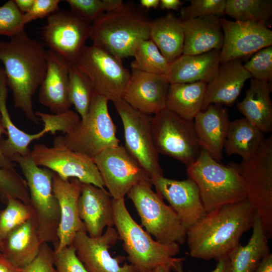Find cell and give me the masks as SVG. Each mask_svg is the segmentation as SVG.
<instances>
[{"label":"cell","instance_id":"cell-1","mask_svg":"<svg viewBox=\"0 0 272 272\" xmlns=\"http://www.w3.org/2000/svg\"><path fill=\"white\" fill-rule=\"evenodd\" d=\"M256 212L246 199L222 206L187 230L189 253L193 258L216 260L227 257L252 228Z\"/></svg>","mask_w":272,"mask_h":272},{"label":"cell","instance_id":"cell-2","mask_svg":"<svg viewBox=\"0 0 272 272\" xmlns=\"http://www.w3.org/2000/svg\"><path fill=\"white\" fill-rule=\"evenodd\" d=\"M47 56L44 45L24 30L8 41L0 42V61L14 106L37 124L40 120L34 111L32 99L45 77Z\"/></svg>","mask_w":272,"mask_h":272},{"label":"cell","instance_id":"cell-3","mask_svg":"<svg viewBox=\"0 0 272 272\" xmlns=\"http://www.w3.org/2000/svg\"><path fill=\"white\" fill-rule=\"evenodd\" d=\"M147 12L133 2L106 12L91 24L90 38L118 59L132 56L135 44L150 39Z\"/></svg>","mask_w":272,"mask_h":272},{"label":"cell","instance_id":"cell-4","mask_svg":"<svg viewBox=\"0 0 272 272\" xmlns=\"http://www.w3.org/2000/svg\"><path fill=\"white\" fill-rule=\"evenodd\" d=\"M188 178L197 186L207 213L247 199L238 164L223 165L201 149L197 159L187 167Z\"/></svg>","mask_w":272,"mask_h":272},{"label":"cell","instance_id":"cell-5","mask_svg":"<svg viewBox=\"0 0 272 272\" xmlns=\"http://www.w3.org/2000/svg\"><path fill=\"white\" fill-rule=\"evenodd\" d=\"M114 225L123 242L127 259L137 272H148L154 267L173 262L180 251L178 243L166 244L153 239L130 216L124 198H112Z\"/></svg>","mask_w":272,"mask_h":272},{"label":"cell","instance_id":"cell-6","mask_svg":"<svg viewBox=\"0 0 272 272\" xmlns=\"http://www.w3.org/2000/svg\"><path fill=\"white\" fill-rule=\"evenodd\" d=\"M11 162L19 165L24 175L29 192V205L34 214L40 241L42 243L52 244L55 249L58 245L60 213L53 191V172L37 165L30 154L16 157Z\"/></svg>","mask_w":272,"mask_h":272},{"label":"cell","instance_id":"cell-7","mask_svg":"<svg viewBox=\"0 0 272 272\" xmlns=\"http://www.w3.org/2000/svg\"><path fill=\"white\" fill-rule=\"evenodd\" d=\"M108 102L95 93L86 116L67 133L56 138L70 150L92 159L107 149L118 146L116 126L109 113Z\"/></svg>","mask_w":272,"mask_h":272},{"label":"cell","instance_id":"cell-8","mask_svg":"<svg viewBox=\"0 0 272 272\" xmlns=\"http://www.w3.org/2000/svg\"><path fill=\"white\" fill-rule=\"evenodd\" d=\"M247 199L258 215L268 239L272 237V137L264 138L249 158L238 164Z\"/></svg>","mask_w":272,"mask_h":272},{"label":"cell","instance_id":"cell-9","mask_svg":"<svg viewBox=\"0 0 272 272\" xmlns=\"http://www.w3.org/2000/svg\"><path fill=\"white\" fill-rule=\"evenodd\" d=\"M151 181H143L127 193L146 231L156 240L166 244H182L186 241L187 230L170 206L152 189Z\"/></svg>","mask_w":272,"mask_h":272},{"label":"cell","instance_id":"cell-10","mask_svg":"<svg viewBox=\"0 0 272 272\" xmlns=\"http://www.w3.org/2000/svg\"><path fill=\"white\" fill-rule=\"evenodd\" d=\"M74 64L89 80L95 93L112 102L122 98L130 73L121 60L92 44L85 45Z\"/></svg>","mask_w":272,"mask_h":272},{"label":"cell","instance_id":"cell-11","mask_svg":"<svg viewBox=\"0 0 272 272\" xmlns=\"http://www.w3.org/2000/svg\"><path fill=\"white\" fill-rule=\"evenodd\" d=\"M152 131L158 153L173 158L187 167L201 151L193 121L185 120L167 108L151 118Z\"/></svg>","mask_w":272,"mask_h":272},{"label":"cell","instance_id":"cell-12","mask_svg":"<svg viewBox=\"0 0 272 272\" xmlns=\"http://www.w3.org/2000/svg\"><path fill=\"white\" fill-rule=\"evenodd\" d=\"M113 102L122 123L125 149L151 178L162 175L152 134V116L136 110L123 98Z\"/></svg>","mask_w":272,"mask_h":272},{"label":"cell","instance_id":"cell-13","mask_svg":"<svg viewBox=\"0 0 272 272\" xmlns=\"http://www.w3.org/2000/svg\"><path fill=\"white\" fill-rule=\"evenodd\" d=\"M30 155L37 165L50 170L63 179L76 178L82 183L104 188L93 159L70 150L56 138L51 147L43 144L35 145Z\"/></svg>","mask_w":272,"mask_h":272},{"label":"cell","instance_id":"cell-14","mask_svg":"<svg viewBox=\"0 0 272 272\" xmlns=\"http://www.w3.org/2000/svg\"><path fill=\"white\" fill-rule=\"evenodd\" d=\"M91 26L71 11L59 10L47 17L43 39L49 50L74 64L90 38Z\"/></svg>","mask_w":272,"mask_h":272},{"label":"cell","instance_id":"cell-15","mask_svg":"<svg viewBox=\"0 0 272 272\" xmlns=\"http://www.w3.org/2000/svg\"><path fill=\"white\" fill-rule=\"evenodd\" d=\"M93 159L113 199L124 198L141 182L151 181L150 175L122 145L107 149Z\"/></svg>","mask_w":272,"mask_h":272},{"label":"cell","instance_id":"cell-16","mask_svg":"<svg viewBox=\"0 0 272 272\" xmlns=\"http://www.w3.org/2000/svg\"><path fill=\"white\" fill-rule=\"evenodd\" d=\"M224 41L220 64L240 60L272 45V31L266 24L253 21H233L221 18Z\"/></svg>","mask_w":272,"mask_h":272},{"label":"cell","instance_id":"cell-17","mask_svg":"<svg viewBox=\"0 0 272 272\" xmlns=\"http://www.w3.org/2000/svg\"><path fill=\"white\" fill-rule=\"evenodd\" d=\"M118 239V233L113 227L106 228L97 237H90L84 229L77 233L72 245L88 272H137L131 264H120L124 257L111 255L109 249Z\"/></svg>","mask_w":272,"mask_h":272},{"label":"cell","instance_id":"cell-18","mask_svg":"<svg viewBox=\"0 0 272 272\" xmlns=\"http://www.w3.org/2000/svg\"><path fill=\"white\" fill-rule=\"evenodd\" d=\"M151 179L156 192L169 202L187 230L207 214L197 186L190 178L176 180L162 175Z\"/></svg>","mask_w":272,"mask_h":272},{"label":"cell","instance_id":"cell-19","mask_svg":"<svg viewBox=\"0 0 272 272\" xmlns=\"http://www.w3.org/2000/svg\"><path fill=\"white\" fill-rule=\"evenodd\" d=\"M170 85L166 75L132 70L122 98L140 112L154 115L166 108Z\"/></svg>","mask_w":272,"mask_h":272},{"label":"cell","instance_id":"cell-20","mask_svg":"<svg viewBox=\"0 0 272 272\" xmlns=\"http://www.w3.org/2000/svg\"><path fill=\"white\" fill-rule=\"evenodd\" d=\"M82 183L76 178L64 180L53 172L52 188L59 203L60 218L57 231L59 250L71 245L77 233L85 230L78 213V200Z\"/></svg>","mask_w":272,"mask_h":272},{"label":"cell","instance_id":"cell-21","mask_svg":"<svg viewBox=\"0 0 272 272\" xmlns=\"http://www.w3.org/2000/svg\"><path fill=\"white\" fill-rule=\"evenodd\" d=\"M78 213L91 237L101 236L105 228L114 225L112 198L104 188L82 183Z\"/></svg>","mask_w":272,"mask_h":272},{"label":"cell","instance_id":"cell-22","mask_svg":"<svg viewBox=\"0 0 272 272\" xmlns=\"http://www.w3.org/2000/svg\"><path fill=\"white\" fill-rule=\"evenodd\" d=\"M47 65L40 87L39 101L54 114L69 111L72 106L69 93L70 63L51 50H47Z\"/></svg>","mask_w":272,"mask_h":272},{"label":"cell","instance_id":"cell-23","mask_svg":"<svg viewBox=\"0 0 272 272\" xmlns=\"http://www.w3.org/2000/svg\"><path fill=\"white\" fill-rule=\"evenodd\" d=\"M230 121L228 110L211 104L195 117L193 123L199 145L214 160L220 162Z\"/></svg>","mask_w":272,"mask_h":272},{"label":"cell","instance_id":"cell-24","mask_svg":"<svg viewBox=\"0 0 272 272\" xmlns=\"http://www.w3.org/2000/svg\"><path fill=\"white\" fill-rule=\"evenodd\" d=\"M251 78L240 60L220 64L214 78L207 84L201 111L211 104L233 105L246 81Z\"/></svg>","mask_w":272,"mask_h":272},{"label":"cell","instance_id":"cell-25","mask_svg":"<svg viewBox=\"0 0 272 272\" xmlns=\"http://www.w3.org/2000/svg\"><path fill=\"white\" fill-rule=\"evenodd\" d=\"M221 17L211 15L183 21L182 54L197 55L221 50L224 41Z\"/></svg>","mask_w":272,"mask_h":272},{"label":"cell","instance_id":"cell-26","mask_svg":"<svg viewBox=\"0 0 272 272\" xmlns=\"http://www.w3.org/2000/svg\"><path fill=\"white\" fill-rule=\"evenodd\" d=\"M42 244L34 217L15 228L2 240L1 253L21 270L36 257Z\"/></svg>","mask_w":272,"mask_h":272},{"label":"cell","instance_id":"cell-27","mask_svg":"<svg viewBox=\"0 0 272 272\" xmlns=\"http://www.w3.org/2000/svg\"><path fill=\"white\" fill-rule=\"evenodd\" d=\"M221 50L197 54H182L170 64L167 74L170 84L203 82L208 84L220 65Z\"/></svg>","mask_w":272,"mask_h":272},{"label":"cell","instance_id":"cell-28","mask_svg":"<svg viewBox=\"0 0 272 272\" xmlns=\"http://www.w3.org/2000/svg\"><path fill=\"white\" fill-rule=\"evenodd\" d=\"M7 86L4 70L0 67V113L8 135L6 140L0 141V148L4 156L11 161L14 157L30 155L29 144L48 132L53 133V129L49 124L44 123V128L40 132L29 134L17 127L12 122L7 106Z\"/></svg>","mask_w":272,"mask_h":272},{"label":"cell","instance_id":"cell-29","mask_svg":"<svg viewBox=\"0 0 272 272\" xmlns=\"http://www.w3.org/2000/svg\"><path fill=\"white\" fill-rule=\"evenodd\" d=\"M270 92L269 82L251 78L244 98L237 103V109L244 118L263 133L272 131Z\"/></svg>","mask_w":272,"mask_h":272},{"label":"cell","instance_id":"cell-30","mask_svg":"<svg viewBox=\"0 0 272 272\" xmlns=\"http://www.w3.org/2000/svg\"><path fill=\"white\" fill-rule=\"evenodd\" d=\"M252 228L247 243L238 244L227 256L229 272H254L262 258L270 253L268 239L256 213Z\"/></svg>","mask_w":272,"mask_h":272},{"label":"cell","instance_id":"cell-31","mask_svg":"<svg viewBox=\"0 0 272 272\" xmlns=\"http://www.w3.org/2000/svg\"><path fill=\"white\" fill-rule=\"evenodd\" d=\"M150 39L165 58L172 63L183 53L184 31L182 21L172 13L151 20Z\"/></svg>","mask_w":272,"mask_h":272},{"label":"cell","instance_id":"cell-32","mask_svg":"<svg viewBox=\"0 0 272 272\" xmlns=\"http://www.w3.org/2000/svg\"><path fill=\"white\" fill-rule=\"evenodd\" d=\"M207 83L170 84L166 99V108L179 117L193 121L201 111Z\"/></svg>","mask_w":272,"mask_h":272},{"label":"cell","instance_id":"cell-33","mask_svg":"<svg viewBox=\"0 0 272 272\" xmlns=\"http://www.w3.org/2000/svg\"><path fill=\"white\" fill-rule=\"evenodd\" d=\"M264 133L246 119L230 121L224 150L228 156L237 155L242 160L253 155L263 139Z\"/></svg>","mask_w":272,"mask_h":272},{"label":"cell","instance_id":"cell-34","mask_svg":"<svg viewBox=\"0 0 272 272\" xmlns=\"http://www.w3.org/2000/svg\"><path fill=\"white\" fill-rule=\"evenodd\" d=\"M132 56L134 58L130 64L131 69L148 73L167 75L171 64L150 39L138 41Z\"/></svg>","mask_w":272,"mask_h":272},{"label":"cell","instance_id":"cell-35","mask_svg":"<svg viewBox=\"0 0 272 272\" xmlns=\"http://www.w3.org/2000/svg\"><path fill=\"white\" fill-rule=\"evenodd\" d=\"M225 14L237 21L266 24L272 15V1L226 0Z\"/></svg>","mask_w":272,"mask_h":272},{"label":"cell","instance_id":"cell-36","mask_svg":"<svg viewBox=\"0 0 272 272\" xmlns=\"http://www.w3.org/2000/svg\"><path fill=\"white\" fill-rule=\"evenodd\" d=\"M69 98L81 119L88 113L95 94L89 80L74 64L71 63L69 70Z\"/></svg>","mask_w":272,"mask_h":272},{"label":"cell","instance_id":"cell-37","mask_svg":"<svg viewBox=\"0 0 272 272\" xmlns=\"http://www.w3.org/2000/svg\"><path fill=\"white\" fill-rule=\"evenodd\" d=\"M7 206L0 212V237L3 240L15 228L34 217V212L29 205L9 197Z\"/></svg>","mask_w":272,"mask_h":272},{"label":"cell","instance_id":"cell-38","mask_svg":"<svg viewBox=\"0 0 272 272\" xmlns=\"http://www.w3.org/2000/svg\"><path fill=\"white\" fill-rule=\"evenodd\" d=\"M71 11L91 24L104 13L120 7L122 0H66Z\"/></svg>","mask_w":272,"mask_h":272},{"label":"cell","instance_id":"cell-39","mask_svg":"<svg viewBox=\"0 0 272 272\" xmlns=\"http://www.w3.org/2000/svg\"><path fill=\"white\" fill-rule=\"evenodd\" d=\"M0 195L6 203L8 197L18 199L26 205H30L29 192L25 179L15 170L0 168Z\"/></svg>","mask_w":272,"mask_h":272},{"label":"cell","instance_id":"cell-40","mask_svg":"<svg viewBox=\"0 0 272 272\" xmlns=\"http://www.w3.org/2000/svg\"><path fill=\"white\" fill-rule=\"evenodd\" d=\"M23 17L14 0L0 6V35L12 38L23 31Z\"/></svg>","mask_w":272,"mask_h":272},{"label":"cell","instance_id":"cell-41","mask_svg":"<svg viewBox=\"0 0 272 272\" xmlns=\"http://www.w3.org/2000/svg\"><path fill=\"white\" fill-rule=\"evenodd\" d=\"M252 78L271 84L272 81V46L263 48L254 53L243 64Z\"/></svg>","mask_w":272,"mask_h":272},{"label":"cell","instance_id":"cell-42","mask_svg":"<svg viewBox=\"0 0 272 272\" xmlns=\"http://www.w3.org/2000/svg\"><path fill=\"white\" fill-rule=\"evenodd\" d=\"M225 0H191L180 9V19L183 21L211 15L221 17L225 14Z\"/></svg>","mask_w":272,"mask_h":272},{"label":"cell","instance_id":"cell-43","mask_svg":"<svg viewBox=\"0 0 272 272\" xmlns=\"http://www.w3.org/2000/svg\"><path fill=\"white\" fill-rule=\"evenodd\" d=\"M53 263L55 272H88L73 245L59 250H53Z\"/></svg>","mask_w":272,"mask_h":272},{"label":"cell","instance_id":"cell-44","mask_svg":"<svg viewBox=\"0 0 272 272\" xmlns=\"http://www.w3.org/2000/svg\"><path fill=\"white\" fill-rule=\"evenodd\" d=\"M22 272H55L53 249L48 243H43L34 260L21 270Z\"/></svg>","mask_w":272,"mask_h":272},{"label":"cell","instance_id":"cell-45","mask_svg":"<svg viewBox=\"0 0 272 272\" xmlns=\"http://www.w3.org/2000/svg\"><path fill=\"white\" fill-rule=\"evenodd\" d=\"M59 0H35L31 10L23 14V21L25 26L38 19L48 17L59 10Z\"/></svg>","mask_w":272,"mask_h":272},{"label":"cell","instance_id":"cell-46","mask_svg":"<svg viewBox=\"0 0 272 272\" xmlns=\"http://www.w3.org/2000/svg\"><path fill=\"white\" fill-rule=\"evenodd\" d=\"M185 260L184 257L176 261L172 266L171 270L175 272H185L182 268V263ZM215 268L211 272H229L228 261L227 257L219 259ZM190 272V271H189Z\"/></svg>","mask_w":272,"mask_h":272},{"label":"cell","instance_id":"cell-47","mask_svg":"<svg viewBox=\"0 0 272 272\" xmlns=\"http://www.w3.org/2000/svg\"><path fill=\"white\" fill-rule=\"evenodd\" d=\"M3 134H7V132L3 124L2 116L0 113V138ZM0 168L4 169L15 170L13 162L6 158L0 148Z\"/></svg>","mask_w":272,"mask_h":272},{"label":"cell","instance_id":"cell-48","mask_svg":"<svg viewBox=\"0 0 272 272\" xmlns=\"http://www.w3.org/2000/svg\"><path fill=\"white\" fill-rule=\"evenodd\" d=\"M254 272H272V254L269 253L260 262Z\"/></svg>","mask_w":272,"mask_h":272},{"label":"cell","instance_id":"cell-49","mask_svg":"<svg viewBox=\"0 0 272 272\" xmlns=\"http://www.w3.org/2000/svg\"><path fill=\"white\" fill-rule=\"evenodd\" d=\"M183 3L180 0H160L159 7L162 10L179 11Z\"/></svg>","mask_w":272,"mask_h":272},{"label":"cell","instance_id":"cell-50","mask_svg":"<svg viewBox=\"0 0 272 272\" xmlns=\"http://www.w3.org/2000/svg\"><path fill=\"white\" fill-rule=\"evenodd\" d=\"M0 272H22L0 252Z\"/></svg>","mask_w":272,"mask_h":272},{"label":"cell","instance_id":"cell-51","mask_svg":"<svg viewBox=\"0 0 272 272\" xmlns=\"http://www.w3.org/2000/svg\"><path fill=\"white\" fill-rule=\"evenodd\" d=\"M19 10L23 14L28 12L32 8L35 0H14Z\"/></svg>","mask_w":272,"mask_h":272},{"label":"cell","instance_id":"cell-52","mask_svg":"<svg viewBox=\"0 0 272 272\" xmlns=\"http://www.w3.org/2000/svg\"><path fill=\"white\" fill-rule=\"evenodd\" d=\"M140 4V7L145 10L156 9L159 6L160 0H141Z\"/></svg>","mask_w":272,"mask_h":272},{"label":"cell","instance_id":"cell-53","mask_svg":"<svg viewBox=\"0 0 272 272\" xmlns=\"http://www.w3.org/2000/svg\"><path fill=\"white\" fill-rule=\"evenodd\" d=\"M182 257L179 258L177 260L159 265L148 272H171V267L173 264L177 261L181 259Z\"/></svg>","mask_w":272,"mask_h":272},{"label":"cell","instance_id":"cell-54","mask_svg":"<svg viewBox=\"0 0 272 272\" xmlns=\"http://www.w3.org/2000/svg\"><path fill=\"white\" fill-rule=\"evenodd\" d=\"M2 240L0 237V252H2Z\"/></svg>","mask_w":272,"mask_h":272},{"label":"cell","instance_id":"cell-55","mask_svg":"<svg viewBox=\"0 0 272 272\" xmlns=\"http://www.w3.org/2000/svg\"><path fill=\"white\" fill-rule=\"evenodd\" d=\"M1 42V41H0Z\"/></svg>","mask_w":272,"mask_h":272}]
</instances>
